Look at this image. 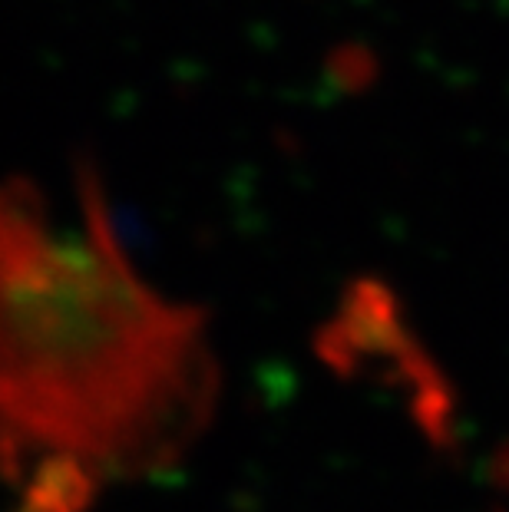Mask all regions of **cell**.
<instances>
[{"label": "cell", "mask_w": 509, "mask_h": 512, "mask_svg": "<svg viewBox=\"0 0 509 512\" xmlns=\"http://www.w3.org/2000/svg\"><path fill=\"white\" fill-rule=\"evenodd\" d=\"M212 403L199 314L143 278L100 192L53 205L0 185V463L83 483L159 470Z\"/></svg>", "instance_id": "1"}]
</instances>
